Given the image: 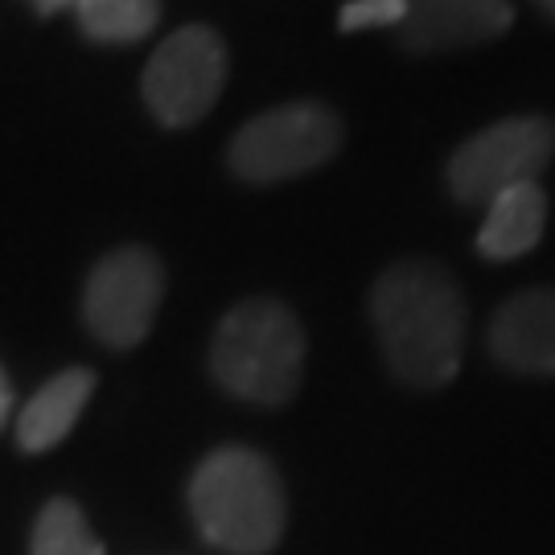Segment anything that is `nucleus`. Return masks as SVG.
<instances>
[{"label": "nucleus", "instance_id": "obj_13", "mask_svg": "<svg viewBox=\"0 0 555 555\" xmlns=\"http://www.w3.org/2000/svg\"><path fill=\"white\" fill-rule=\"evenodd\" d=\"M29 555H107L95 531L87 527V515L79 502L70 498H54L41 506L38 522H34V539H29Z\"/></svg>", "mask_w": 555, "mask_h": 555}, {"label": "nucleus", "instance_id": "obj_14", "mask_svg": "<svg viewBox=\"0 0 555 555\" xmlns=\"http://www.w3.org/2000/svg\"><path fill=\"white\" fill-rule=\"evenodd\" d=\"M408 17V0H346L337 13L341 34L358 29H399V21Z\"/></svg>", "mask_w": 555, "mask_h": 555}, {"label": "nucleus", "instance_id": "obj_16", "mask_svg": "<svg viewBox=\"0 0 555 555\" xmlns=\"http://www.w3.org/2000/svg\"><path fill=\"white\" fill-rule=\"evenodd\" d=\"M34 4V13H41V17H50V13H59V9H66V4H75V0H29Z\"/></svg>", "mask_w": 555, "mask_h": 555}, {"label": "nucleus", "instance_id": "obj_10", "mask_svg": "<svg viewBox=\"0 0 555 555\" xmlns=\"http://www.w3.org/2000/svg\"><path fill=\"white\" fill-rule=\"evenodd\" d=\"M547 227V194L539 181H522L486 202V222L477 231V256L481 259H518L543 238Z\"/></svg>", "mask_w": 555, "mask_h": 555}, {"label": "nucleus", "instance_id": "obj_5", "mask_svg": "<svg viewBox=\"0 0 555 555\" xmlns=\"http://www.w3.org/2000/svg\"><path fill=\"white\" fill-rule=\"evenodd\" d=\"M555 157V124L547 116H506L481 128L449 157V194L461 206H486L502 190L535 181Z\"/></svg>", "mask_w": 555, "mask_h": 555}, {"label": "nucleus", "instance_id": "obj_3", "mask_svg": "<svg viewBox=\"0 0 555 555\" xmlns=\"http://www.w3.org/2000/svg\"><path fill=\"white\" fill-rule=\"evenodd\" d=\"M210 375L222 391L259 408L288 403L305 375V330L297 313L272 297L235 305L210 341Z\"/></svg>", "mask_w": 555, "mask_h": 555}, {"label": "nucleus", "instance_id": "obj_4", "mask_svg": "<svg viewBox=\"0 0 555 555\" xmlns=\"http://www.w3.org/2000/svg\"><path fill=\"white\" fill-rule=\"evenodd\" d=\"M341 140L346 128L334 107L313 100L284 103L259 112L238 128L227 144V165L247 185H276L334 160Z\"/></svg>", "mask_w": 555, "mask_h": 555}, {"label": "nucleus", "instance_id": "obj_2", "mask_svg": "<svg viewBox=\"0 0 555 555\" xmlns=\"http://www.w3.org/2000/svg\"><path fill=\"white\" fill-rule=\"evenodd\" d=\"M190 515L210 547L227 555H268L288 518L276 465L243 444L206 453L190 477Z\"/></svg>", "mask_w": 555, "mask_h": 555}, {"label": "nucleus", "instance_id": "obj_9", "mask_svg": "<svg viewBox=\"0 0 555 555\" xmlns=\"http://www.w3.org/2000/svg\"><path fill=\"white\" fill-rule=\"evenodd\" d=\"M490 354L518 375H555V288L515 293L490 321Z\"/></svg>", "mask_w": 555, "mask_h": 555}, {"label": "nucleus", "instance_id": "obj_8", "mask_svg": "<svg viewBox=\"0 0 555 555\" xmlns=\"http://www.w3.org/2000/svg\"><path fill=\"white\" fill-rule=\"evenodd\" d=\"M515 25L511 0H408L399 46L412 54H449L502 38Z\"/></svg>", "mask_w": 555, "mask_h": 555}, {"label": "nucleus", "instance_id": "obj_12", "mask_svg": "<svg viewBox=\"0 0 555 555\" xmlns=\"http://www.w3.org/2000/svg\"><path fill=\"white\" fill-rule=\"evenodd\" d=\"M79 29L103 46H132L160 21V0H75Z\"/></svg>", "mask_w": 555, "mask_h": 555}, {"label": "nucleus", "instance_id": "obj_1", "mask_svg": "<svg viewBox=\"0 0 555 555\" xmlns=\"http://www.w3.org/2000/svg\"><path fill=\"white\" fill-rule=\"evenodd\" d=\"M371 321L391 375L420 391L453 383L465 358V297L433 259H399L371 288Z\"/></svg>", "mask_w": 555, "mask_h": 555}, {"label": "nucleus", "instance_id": "obj_17", "mask_svg": "<svg viewBox=\"0 0 555 555\" xmlns=\"http://www.w3.org/2000/svg\"><path fill=\"white\" fill-rule=\"evenodd\" d=\"M539 9H543V13H547V17H555V0H535Z\"/></svg>", "mask_w": 555, "mask_h": 555}, {"label": "nucleus", "instance_id": "obj_7", "mask_svg": "<svg viewBox=\"0 0 555 555\" xmlns=\"http://www.w3.org/2000/svg\"><path fill=\"white\" fill-rule=\"evenodd\" d=\"M165 297V268L149 247H116L82 284V321L107 350L140 346Z\"/></svg>", "mask_w": 555, "mask_h": 555}, {"label": "nucleus", "instance_id": "obj_15", "mask_svg": "<svg viewBox=\"0 0 555 555\" xmlns=\"http://www.w3.org/2000/svg\"><path fill=\"white\" fill-rule=\"evenodd\" d=\"M9 416H13V383L0 371V428L9 424Z\"/></svg>", "mask_w": 555, "mask_h": 555}, {"label": "nucleus", "instance_id": "obj_11", "mask_svg": "<svg viewBox=\"0 0 555 555\" xmlns=\"http://www.w3.org/2000/svg\"><path fill=\"white\" fill-rule=\"evenodd\" d=\"M95 391V375L87 366H70L54 375L38 396L21 408L17 416V444L25 453H46L70 437V428L79 424L87 399Z\"/></svg>", "mask_w": 555, "mask_h": 555}, {"label": "nucleus", "instance_id": "obj_6", "mask_svg": "<svg viewBox=\"0 0 555 555\" xmlns=\"http://www.w3.org/2000/svg\"><path fill=\"white\" fill-rule=\"evenodd\" d=\"M227 66V41L210 25H181L153 50L140 75V95L165 128H190L219 103Z\"/></svg>", "mask_w": 555, "mask_h": 555}]
</instances>
